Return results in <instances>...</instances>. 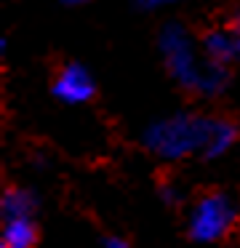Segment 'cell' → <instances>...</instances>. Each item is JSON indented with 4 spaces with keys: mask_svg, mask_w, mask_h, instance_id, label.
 <instances>
[{
    "mask_svg": "<svg viewBox=\"0 0 240 248\" xmlns=\"http://www.w3.org/2000/svg\"><path fill=\"white\" fill-rule=\"evenodd\" d=\"M235 30H238V38H235V51H238V56H240V19H238V24H235Z\"/></svg>",
    "mask_w": 240,
    "mask_h": 248,
    "instance_id": "cell-12",
    "label": "cell"
},
{
    "mask_svg": "<svg viewBox=\"0 0 240 248\" xmlns=\"http://www.w3.org/2000/svg\"><path fill=\"white\" fill-rule=\"evenodd\" d=\"M208 123H211L208 118L197 115H171L144 131V144L163 160H181L197 150L203 152Z\"/></svg>",
    "mask_w": 240,
    "mask_h": 248,
    "instance_id": "cell-1",
    "label": "cell"
},
{
    "mask_svg": "<svg viewBox=\"0 0 240 248\" xmlns=\"http://www.w3.org/2000/svg\"><path fill=\"white\" fill-rule=\"evenodd\" d=\"M62 3H67V6H75V3H83V0H62Z\"/></svg>",
    "mask_w": 240,
    "mask_h": 248,
    "instance_id": "cell-13",
    "label": "cell"
},
{
    "mask_svg": "<svg viewBox=\"0 0 240 248\" xmlns=\"http://www.w3.org/2000/svg\"><path fill=\"white\" fill-rule=\"evenodd\" d=\"M224 83H227V70H224L222 62H213L211 64H206L200 70V80H197V91L206 93V96H211V93H219L224 88Z\"/></svg>",
    "mask_w": 240,
    "mask_h": 248,
    "instance_id": "cell-8",
    "label": "cell"
},
{
    "mask_svg": "<svg viewBox=\"0 0 240 248\" xmlns=\"http://www.w3.org/2000/svg\"><path fill=\"white\" fill-rule=\"evenodd\" d=\"M104 248H131V246H128V243L123 240V237H115V235H110V237L104 240Z\"/></svg>",
    "mask_w": 240,
    "mask_h": 248,
    "instance_id": "cell-10",
    "label": "cell"
},
{
    "mask_svg": "<svg viewBox=\"0 0 240 248\" xmlns=\"http://www.w3.org/2000/svg\"><path fill=\"white\" fill-rule=\"evenodd\" d=\"M144 8H160V6H165V3H171V0H139Z\"/></svg>",
    "mask_w": 240,
    "mask_h": 248,
    "instance_id": "cell-11",
    "label": "cell"
},
{
    "mask_svg": "<svg viewBox=\"0 0 240 248\" xmlns=\"http://www.w3.org/2000/svg\"><path fill=\"white\" fill-rule=\"evenodd\" d=\"M160 51H163V59H165V67H168L171 78L179 86L197 91V80H200L203 67L197 64L190 35L179 24H168L163 30V35H160Z\"/></svg>",
    "mask_w": 240,
    "mask_h": 248,
    "instance_id": "cell-3",
    "label": "cell"
},
{
    "mask_svg": "<svg viewBox=\"0 0 240 248\" xmlns=\"http://www.w3.org/2000/svg\"><path fill=\"white\" fill-rule=\"evenodd\" d=\"M35 240H37V230H35V224H32L30 216L5 219L3 237H0V248H32Z\"/></svg>",
    "mask_w": 240,
    "mask_h": 248,
    "instance_id": "cell-5",
    "label": "cell"
},
{
    "mask_svg": "<svg viewBox=\"0 0 240 248\" xmlns=\"http://www.w3.org/2000/svg\"><path fill=\"white\" fill-rule=\"evenodd\" d=\"M238 139V128L229 120H211L206 134V144H203V155L206 157H219L229 150Z\"/></svg>",
    "mask_w": 240,
    "mask_h": 248,
    "instance_id": "cell-6",
    "label": "cell"
},
{
    "mask_svg": "<svg viewBox=\"0 0 240 248\" xmlns=\"http://www.w3.org/2000/svg\"><path fill=\"white\" fill-rule=\"evenodd\" d=\"M96 83L91 72L80 64H67L59 70L56 80H53V96L64 104H83L94 96Z\"/></svg>",
    "mask_w": 240,
    "mask_h": 248,
    "instance_id": "cell-4",
    "label": "cell"
},
{
    "mask_svg": "<svg viewBox=\"0 0 240 248\" xmlns=\"http://www.w3.org/2000/svg\"><path fill=\"white\" fill-rule=\"evenodd\" d=\"M37 208V200L30 189L24 187H8L3 195V203H0V211H3L5 219H19V216H32Z\"/></svg>",
    "mask_w": 240,
    "mask_h": 248,
    "instance_id": "cell-7",
    "label": "cell"
},
{
    "mask_svg": "<svg viewBox=\"0 0 240 248\" xmlns=\"http://www.w3.org/2000/svg\"><path fill=\"white\" fill-rule=\"evenodd\" d=\"M206 54L211 56L213 62H229L232 59V54H238L235 51V40L229 38L227 32H211L206 38Z\"/></svg>",
    "mask_w": 240,
    "mask_h": 248,
    "instance_id": "cell-9",
    "label": "cell"
},
{
    "mask_svg": "<svg viewBox=\"0 0 240 248\" xmlns=\"http://www.w3.org/2000/svg\"><path fill=\"white\" fill-rule=\"evenodd\" d=\"M238 208L224 192L206 195L195 203L190 214V237L195 243H213L229 232L235 224Z\"/></svg>",
    "mask_w": 240,
    "mask_h": 248,
    "instance_id": "cell-2",
    "label": "cell"
}]
</instances>
